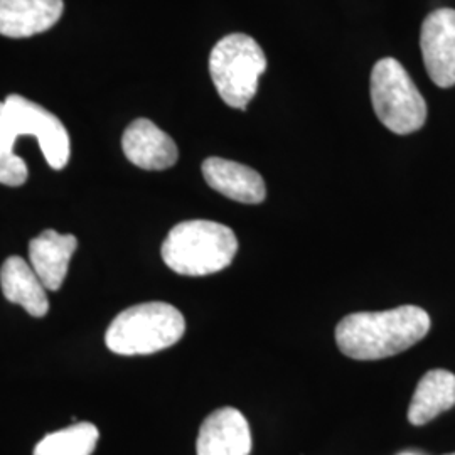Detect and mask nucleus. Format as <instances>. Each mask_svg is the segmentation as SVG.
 <instances>
[{
  "instance_id": "f257e3e1",
  "label": "nucleus",
  "mask_w": 455,
  "mask_h": 455,
  "mask_svg": "<svg viewBox=\"0 0 455 455\" xmlns=\"http://www.w3.org/2000/svg\"><path fill=\"white\" fill-rule=\"evenodd\" d=\"M430 331V317L417 306L383 312H356L336 327L342 355L358 361L385 359L422 341Z\"/></svg>"
},
{
  "instance_id": "f03ea898",
  "label": "nucleus",
  "mask_w": 455,
  "mask_h": 455,
  "mask_svg": "<svg viewBox=\"0 0 455 455\" xmlns=\"http://www.w3.org/2000/svg\"><path fill=\"white\" fill-rule=\"evenodd\" d=\"M161 251L165 265L180 275H212L231 265L238 240L221 223L191 220L169 231Z\"/></svg>"
},
{
  "instance_id": "7ed1b4c3",
  "label": "nucleus",
  "mask_w": 455,
  "mask_h": 455,
  "mask_svg": "<svg viewBox=\"0 0 455 455\" xmlns=\"http://www.w3.org/2000/svg\"><path fill=\"white\" fill-rule=\"evenodd\" d=\"M186 321L180 310L165 302H146L120 312L105 334L115 355H154L180 342Z\"/></svg>"
},
{
  "instance_id": "20e7f679",
  "label": "nucleus",
  "mask_w": 455,
  "mask_h": 455,
  "mask_svg": "<svg viewBox=\"0 0 455 455\" xmlns=\"http://www.w3.org/2000/svg\"><path fill=\"white\" fill-rule=\"evenodd\" d=\"M267 56L260 44L246 34H229L210 54L212 83L231 108L244 110L257 95Z\"/></svg>"
},
{
  "instance_id": "39448f33",
  "label": "nucleus",
  "mask_w": 455,
  "mask_h": 455,
  "mask_svg": "<svg viewBox=\"0 0 455 455\" xmlns=\"http://www.w3.org/2000/svg\"><path fill=\"white\" fill-rule=\"evenodd\" d=\"M371 101L379 122L393 133L420 131L427 120V103L407 69L395 58H383L371 73Z\"/></svg>"
},
{
  "instance_id": "423d86ee",
  "label": "nucleus",
  "mask_w": 455,
  "mask_h": 455,
  "mask_svg": "<svg viewBox=\"0 0 455 455\" xmlns=\"http://www.w3.org/2000/svg\"><path fill=\"white\" fill-rule=\"evenodd\" d=\"M7 116L19 137H34L46 157L49 165L56 171L65 169L69 163L71 144L69 133L56 115L28 98L9 95L4 100Z\"/></svg>"
},
{
  "instance_id": "0eeeda50",
  "label": "nucleus",
  "mask_w": 455,
  "mask_h": 455,
  "mask_svg": "<svg viewBox=\"0 0 455 455\" xmlns=\"http://www.w3.org/2000/svg\"><path fill=\"white\" fill-rule=\"evenodd\" d=\"M423 63L440 88L455 84V11L439 9L423 20L420 33Z\"/></svg>"
},
{
  "instance_id": "6e6552de",
  "label": "nucleus",
  "mask_w": 455,
  "mask_h": 455,
  "mask_svg": "<svg viewBox=\"0 0 455 455\" xmlns=\"http://www.w3.org/2000/svg\"><path fill=\"white\" fill-rule=\"evenodd\" d=\"M251 434L243 413L225 407L212 411L199 428L197 455H250Z\"/></svg>"
},
{
  "instance_id": "1a4fd4ad",
  "label": "nucleus",
  "mask_w": 455,
  "mask_h": 455,
  "mask_svg": "<svg viewBox=\"0 0 455 455\" xmlns=\"http://www.w3.org/2000/svg\"><path fill=\"white\" fill-rule=\"evenodd\" d=\"M125 157L146 171H164L178 163L176 142L154 122L139 118L127 127L122 139Z\"/></svg>"
},
{
  "instance_id": "9d476101",
  "label": "nucleus",
  "mask_w": 455,
  "mask_h": 455,
  "mask_svg": "<svg viewBox=\"0 0 455 455\" xmlns=\"http://www.w3.org/2000/svg\"><path fill=\"white\" fill-rule=\"evenodd\" d=\"M63 11V0H0V34L20 39L44 33Z\"/></svg>"
},
{
  "instance_id": "9b49d317",
  "label": "nucleus",
  "mask_w": 455,
  "mask_h": 455,
  "mask_svg": "<svg viewBox=\"0 0 455 455\" xmlns=\"http://www.w3.org/2000/svg\"><path fill=\"white\" fill-rule=\"evenodd\" d=\"M203 176L214 191L244 204H260L267 196L265 180L243 164L210 157L203 163Z\"/></svg>"
},
{
  "instance_id": "f8f14e48",
  "label": "nucleus",
  "mask_w": 455,
  "mask_h": 455,
  "mask_svg": "<svg viewBox=\"0 0 455 455\" xmlns=\"http://www.w3.org/2000/svg\"><path fill=\"white\" fill-rule=\"evenodd\" d=\"M78 248V240L73 235H60L54 229H46L29 243L31 267L46 287V291H60L69 260Z\"/></svg>"
},
{
  "instance_id": "ddd939ff",
  "label": "nucleus",
  "mask_w": 455,
  "mask_h": 455,
  "mask_svg": "<svg viewBox=\"0 0 455 455\" xmlns=\"http://www.w3.org/2000/svg\"><path fill=\"white\" fill-rule=\"evenodd\" d=\"M2 292L9 302L19 304L33 317L48 314L49 300L46 287L36 275L31 263L20 257H9L0 270Z\"/></svg>"
},
{
  "instance_id": "4468645a",
  "label": "nucleus",
  "mask_w": 455,
  "mask_h": 455,
  "mask_svg": "<svg viewBox=\"0 0 455 455\" xmlns=\"http://www.w3.org/2000/svg\"><path fill=\"white\" fill-rule=\"evenodd\" d=\"M455 405V374L447 370H432L423 376L408 408L411 425L432 422L440 413Z\"/></svg>"
},
{
  "instance_id": "2eb2a0df",
  "label": "nucleus",
  "mask_w": 455,
  "mask_h": 455,
  "mask_svg": "<svg viewBox=\"0 0 455 455\" xmlns=\"http://www.w3.org/2000/svg\"><path fill=\"white\" fill-rule=\"evenodd\" d=\"M98 428L93 423L80 422L48 434L41 440L34 455H92L97 447Z\"/></svg>"
},
{
  "instance_id": "dca6fc26",
  "label": "nucleus",
  "mask_w": 455,
  "mask_h": 455,
  "mask_svg": "<svg viewBox=\"0 0 455 455\" xmlns=\"http://www.w3.org/2000/svg\"><path fill=\"white\" fill-rule=\"evenodd\" d=\"M19 133L12 127L4 101L0 103V184L5 186H22L28 180V164L24 163L16 152V147Z\"/></svg>"
},
{
  "instance_id": "f3484780",
  "label": "nucleus",
  "mask_w": 455,
  "mask_h": 455,
  "mask_svg": "<svg viewBox=\"0 0 455 455\" xmlns=\"http://www.w3.org/2000/svg\"><path fill=\"white\" fill-rule=\"evenodd\" d=\"M402 455H415V454H402Z\"/></svg>"
},
{
  "instance_id": "a211bd4d",
  "label": "nucleus",
  "mask_w": 455,
  "mask_h": 455,
  "mask_svg": "<svg viewBox=\"0 0 455 455\" xmlns=\"http://www.w3.org/2000/svg\"><path fill=\"white\" fill-rule=\"evenodd\" d=\"M447 455H455V452H454V454H447Z\"/></svg>"
}]
</instances>
